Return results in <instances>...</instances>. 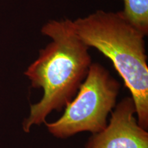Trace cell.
Instances as JSON below:
<instances>
[{
	"instance_id": "5b68a950",
	"label": "cell",
	"mask_w": 148,
	"mask_h": 148,
	"mask_svg": "<svg viewBox=\"0 0 148 148\" xmlns=\"http://www.w3.org/2000/svg\"><path fill=\"white\" fill-rule=\"evenodd\" d=\"M122 14L144 34H148V0H122Z\"/></svg>"
},
{
	"instance_id": "277c9868",
	"label": "cell",
	"mask_w": 148,
	"mask_h": 148,
	"mask_svg": "<svg viewBox=\"0 0 148 148\" xmlns=\"http://www.w3.org/2000/svg\"><path fill=\"white\" fill-rule=\"evenodd\" d=\"M135 114L132 98L123 99L112 112L109 124L92 135L86 148H148V133Z\"/></svg>"
},
{
	"instance_id": "3957f363",
	"label": "cell",
	"mask_w": 148,
	"mask_h": 148,
	"mask_svg": "<svg viewBox=\"0 0 148 148\" xmlns=\"http://www.w3.org/2000/svg\"><path fill=\"white\" fill-rule=\"evenodd\" d=\"M120 84L102 65L92 63L76 97L68 103L60 119L45 123L49 132L65 138L81 132H100L115 106Z\"/></svg>"
},
{
	"instance_id": "7a4b0ae2",
	"label": "cell",
	"mask_w": 148,
	"mask_h": 148,
	"mask_svg": "<svg viewBox=\"0 0 148 148\" xmlns=\"http://www.w3.org/2000/svg\"><path fill=\"white\" fill-rule=\"evenodd\" d=\"M79 38L111 60L132 94L138 123L148 127V66L145 34L121 11L98 10L73 21Z\"/></svg>"
},
{
	"instance_id": "6da1fadb",
	"label": "cell",
	"mask_w": 148,
	"mask_h": 148,
	"mask_svg": "<svg viewBox=\"0 0 148 148\" xmlns=\"http://www.w3.org/2000/svg\"><path fill=\"white\" fill-rule=\"evenodd\" d=\"M40 32L51 41L40 49L38 58L25 75L34 88H41L43 96L31 105L30 113L23 123L28 132L33 125L45 123L53 110L60 111L72 100L91 65L88 49L75 32L69 18L46 22Z\"/></svg>"
}]
</instances>
